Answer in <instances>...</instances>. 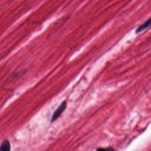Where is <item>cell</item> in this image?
<instances>
[{
	"mask_svg": "<svg viewBox=\"0 0 151 151\" xmlns=\"http://www.w3.org/2000/svg\"><path fill=\"white\" fill-rule=\"evenodd\" d=\"M66 107H67V102L66 101H63L54 111L51 118V122L55 121L61 116L62 113L65 110Z\"/></svg>",
	"mask_w": 151,
	"mask_h": 151,
	"instance_id": "1",
	"label": "cell"
},
{
	"mask_svg": "<svg viewBox=\"0 0 151 151\" xmlns=\"http://www.w3.org/2000/svg\"><path fill=\"white\" fill-rule=\"evenodd\" d=\"M151 27V17H150L146 21H145L143 24L140 25L136 30V33H139L140 32L143 31L144 29L147 28L148 27Z\"/></svg>",
	"mask_w": 151,
	"mask_h": 151,
	"instance_id": "2",
	"label": "cell"
},
{
	"mask_svg": "<svg viewBox=\"0 0 151 151\" xmlns=\"http://www.w3.org/2000/svg\"><path fill=\"white\" fill-rule=\"evenodd\" d=\"M11 146L8 140H5L2 142L0 146V151H10Z\"/></svg>",
	"mask_w": 151,
	"mask_h": 151,
	"instance_id": "3",
	"label": "cell"
},
{
	"mask_svg": "<svg viewBox=\"0 0 151 151\" xmlns=\"http://www.w3.org/2000/svg\"><path fill=\"white\" fill-rule=\"evenodd\" d=\"M96 151H114V149L113 147H106V148H99Z\"/></svg>",
	"mask_w": 151,
	"mask_h": 151,
	"instance_id": "4",
	"label": "cell"
}]
</instances>
